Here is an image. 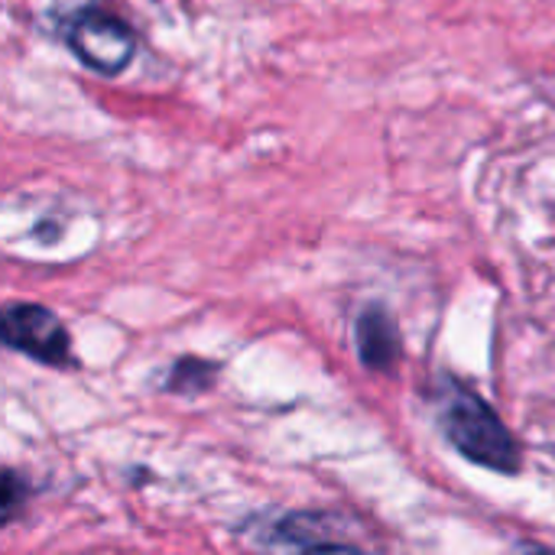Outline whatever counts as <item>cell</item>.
<instances>
[{"mask_svg": "<svg viewBox=\"0 0 555 555\" xmlns=\"http://www.w3.org/2000/svg\"><path fill=\"white\" fill-rule=\"evenodd\" d=\"M215 374H218V364L202 361V358H182L172 364V371L166 377V390L182 393V397H195L215 384Z\"/></svg>", "mask_w": 555, "mask_h": 555, "instance_id": "cell-6", "label": "cell"}, {"mask_svg": "<svg viewBox=\"0 0 555 555\" xmlns=\"http://www.w3.org/2000/svg\"><path fill=\"white\" fill-rule=\"evenodd\" d=\"M354 341H358V358L367 371H374V374L397 371L403 341H400V328H397L393 315L380 302H371L361 309L358 325H354Z\"/></svg>", "mask_w": 555, "mask_h": 555, "instance_id": "cell-4", "label": "cell"}, {"mask_svg": "<svg viewBox=\"0 0 555 555\" xmlns=\"http://www.w3.org/2000/svg\"><path fill=\"white\" fill-rule=\"evenodd\" d=\"M26 494H29V485L26 478H20L13 468L3 472V494H0V504H3V524H13V517L20 514V507L26 504Z\"/></svg>", "mask_w": 555, "mask_h": 555, "instance_id": "cell-7", "label": "cell"}, {"mask_svg": "<svg viewBox=\"0 0 555 555\" xmlns=\"http://www.w3.org/2000/svg\"><path fill=\"white\" fill-rule=\"evenodd\" d=\"M325 530H335V517H325V514H289L283 517L267 543L273 546H296V550H312V546H338V550H354V543L341 540L338 533H325Z\"/></svg>", "mask_w": 555, "mask_h": 555, "instance_id": "cell-5", "label": "cell"}, {"mask_svg": "<svg viewBox=\"0 0 555 555\" xmlns=\"http://www.w3.org/2000/svg\"><path fill=\"white\" fill-rule=\"evenodd\" d=\"M65 46L94 75H120L137 52V33L114 13L81 10L65 23Z\"/></svg>", "mask_w": 555, "mask_h": 555, "instance_id": "cell-2", "label": "cell"}, {"mask_svg": "<svg viewBox=\"0 0 555 555\" xmlns=\"http://www.w3.org/2000/svg\"><path fill=\"white\" fill-rule=\"evenodd\" d=\"M3 345L49 367H65L72 361V338L62 319L39 302H10L0 319Z\"/></svg>", "mask_w": 555, "mask_h": 555, "instance_id": "cell-3", "label": "cell"}, {"mask_svg": "<svg viewBox=\"0 0 555 555\" xmlns=\"http://www.w3.org/2000/svg\"><path fill=\"white\" fill-rule=\"evenodd\" d=\"M436 403H439V429L462 459L501 475L520 472L524 462L514 433L472 387L446 374L439 377Z\"/></svg>", "mask_w": 555, "mask_h": 555, "instance_id": "cell-1", "label": "cell"}]
</instances>
